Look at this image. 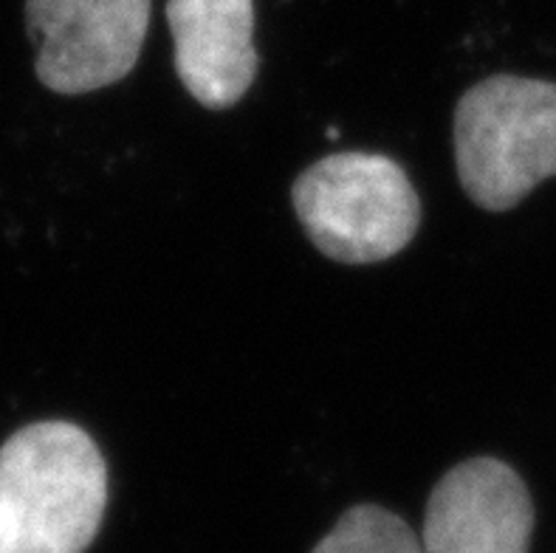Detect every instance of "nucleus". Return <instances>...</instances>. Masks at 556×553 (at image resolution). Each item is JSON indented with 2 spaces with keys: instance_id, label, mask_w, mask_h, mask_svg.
Instances as JSON below:
<instances>
[{
  "instance_id": "f257e3e1",
  "label": "nucleus",
  "mask_w": 556,
  "mask_h": 553,
  "mask_svg": "<svg viewBox=\"0 0 556 553\" xmlns=\"http://www.w3.org/2000/svg\"><path fill=\"white\" fill-rule=\"evenodd\" d=\"M105 508V457L77 424H28L0 447V553H85Z\"/></svg>"
},
{
  "instance_id": "f03ea898",
  "label": "nucleus",
  "mask_w": 556,
  "mask_h": 553,
  "mask_svg": "<svg viewBox=\"0 0 556 553\" xmlns=\"http://www.w3.org/2000/svg\"><path fill=\"white\" fill-rule=\"evenodd\" d=\"M460 187L480 210L506 212L556 176V85L497 74L455 108Z\"/></svg>"
},
{
  "instance_id": "7ed1b4c3",
  "label": "nucleus",
  "mask_w": 556,
  "mask_h": 553,
  "mask_svg": "<svg viewBox=\"0 0 556 553\" xmlns=\"http://www.w3.org/2000/svg\"><path fill=\"white\" fill-rule=\"evenodd\" d=\"M294 212L305 235L337 263H381L416 238L421 201L393 159L333 153L296 176Z\"/></svg>"
},
{
  "instance_id": "20e7f679",
  "label": "nucleus",
  "mask_w": 556,
  "mask_h": 553,
  "mask_svg": "<svg viewBox=\"0 0 556 553\" xmlns=\"http://www.w3.org/2000/svg\"><path fill=\"white\" fill-rule=\"evenodd\" d=\"M35 71L49 91L79 97L134 71L150 26V0H26Z\"/></svg>"
},
{
  "instance_id": "39448f33",
  "label": "nucleus",
  "mask_w": 556,
  "mask_h": 553,
  "mask_svg": "<svg viewBox=\"0 0 556 553\" xmlns=\"http://www.w3.org/2000/svg\"><path fill=\"white\" fill-rule=\"evenodd\" d=\"M534 503L508 463L472 457L446 472L424 517V553H529Z\"/></svg>"
},
{
  "instance_id": "423d86ee",
  "label": "nucleus",
  "mask_w": 556,
  "mask_h": 553,
  "mask_svg": "<svg viewBox=\"0 0 556 553\" xmlns=\"http://www.w3.org/2000/svg\"><path fill=\"white\" fill-rule=\"evenodd\" d=\"M176 71L198 105H238L257 77L252 0H167Z\"/></svg>"
},
{
  "instance_id": "0eeeda50",
  "label": "nucleus",
  "mask_w": 556,
  "mask_h": 553,
  "mask_svg": "<svg viewBox=\"0 0 556 553\" xmlns=\"http://www.w3.org/2000/svg\"><path fill=\"white\" fill-rule=\"evenodd\" d=\"M311 553H424L416 531L374 503L348 508Z\"/></svg>"
}]
</instances>
